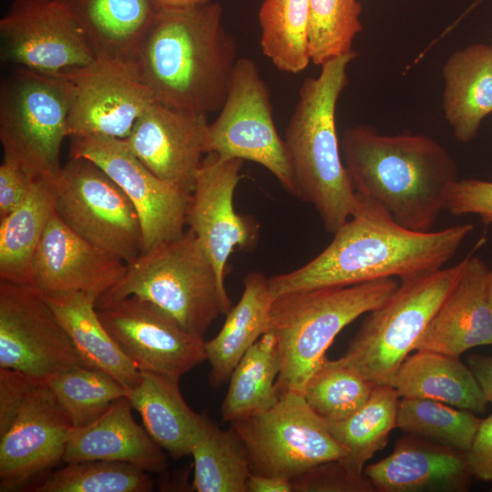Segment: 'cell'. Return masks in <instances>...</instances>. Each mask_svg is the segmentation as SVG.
I'll use <instances>...</instances> for the list:
<instances>
[{"instance_id": "cell-31", "label": "cell", "mask_w": 492, "mask_h": 492, "mask_svg": "<svg viewBox=\"0 0 492 492\" xmlns=\"http://www.w3.org/2000/svg\"><path fill=\"white\" fill-rule=\"evenodd\" d=\"M280 367L276 339L267 332L235 366L221 405V420L231 424L272 407L280 399L276 387Z\"/></svg>"}, {"instance_id": "cell-45", "label": "cell", "mask_w": 492, "mask_h": 492, "mask_svg": "<svg viewBox=\"0 0 492 492\" xmlns=\"http://www.w3.org/2000/svg\"><path fill=\"white\" fill-rule=\"evenodd\" d=\"M467 364L487 402L492 404V356L472 354L468 357Z\"/></svg>"}, {"instance_id": "cell-7", "label": "cell", "mask_w": 492, "mask_h": 492, "mask_svg": "<svg viewBox=\"0 0 492 492\" xmlns=\"http://www.w3.org/2000/svg\"><path fill=\"white\" fill-rule=\"evenodd\" d=\"M466 261V256L451 267L401 280L395 292L368 313L339 361L374 385H391Z\"/></svg>"}, {"instance_id": "cell-47", "label": "cell", "mask_w": 492, "mask_h": 492, "mask_svg": "<svg viewBox=\"0 0 492 492\" xmlns=\"http://www.w3.org/2000/svg\"><path fill=\"white\" fill-rule=\"evenodd\" d=\"M157 10L177 9L203 5L211 0H151Z\"/></svg>"}, {"instance_id": "cell-8", "label": "cell", "mask_w": 492, "mask_h": 492, "mask_svg": "<svg viewBox=\"0 0 492 492\" xmlns=\"http://www.w3.org/2000/svg\"><path fill=\"white\" fill-rule=\"evenodd\" d=\"M70 84L64 73L16 67L1 84L0 141L4 159L29 175L56 177L67 135Z\"/></svg>"}, {"instance_id": "cell-2", "label": "cell", "mask_w": 492, "mask_h": 492, "mask_svg": "<svg viewBox=\"0 0 492 492\" xmlns=\"http://www.w3.org/2000/svg\"><path fill=\"white\" fill-rule=\"evenodd\" d=\"M221 16L212 1L158 10L135 61L155 101L197 115L220 111L238 59Z\"/></svg>"}, {"instance_id": "cell-29", "label": "cell", "mask_w": 492, "mask_h": 492, "mask_svg": "<svg viewBox=\"0 0 492 492\" xmlns=\"http://www.w3.org/2000/svg\"><path fill=\"white\" fill-rule=\"evenodd\" d=\"M272 301L268 278L261 272H249L239 302L226 314L218 334L205 342L211 387L225 384L248 349L267 332Z\"/></svg>"}, {"instance_id": "cell-28", "label": "cell", "mask_w": 492, "mask_h": 492, "mask_svg": "<svg viewBox=\"0 0 492 492\" xmlns=\"http://www.w3.org/2000/svg\"><path fill=\"white\" fill-rule=\"evenodd\" d=\"M43 296L89 367L108 374L127 391L138 384L141 372L103 325L95 295L71 292Z\"/></svg>"}, {"instance_id": "cell-37", "label": "cell", "mask_w": 492, "mask_h": 492, "mask_svg": "<svg viewBox=\"0 0 492 492\" xmlns=\"http://www.w3.org/2000/svg\"><path fill=\"white\" fill-rule=\"evenodd\" d=\"M149 472L126 462L91 460L67 464L30 488L34 492H149Z\"/></svg>"}, {"instance_id": "cell-48", "label": "cell", "mask_w": 492, "mask_h": 492, "mask_svg": "<svg viewBox=\"0 0 492 492\" xmlns=\"http://www.w3.org/2000/svg\"><path fill=\"white\" fill-rule=\"evenodd\" d=\"M487 291L489 313L492 322V269H489L488 271Z\"/></svg>"}, {"instance_id": "cell-44", "label": "cell", "mask_w": 492, "mask_h": 492, "mask_svg": "<svg viewBox=\"0 0 492 492\" xmlns=\"http://www.w3.org/2000/svg\"><path fill=\"white\" fill-rule=\"evenodd\" d=\"M466 457L472 477L492 482V414L481 420Z\"/></svg>"}, {"instance_id": "cell-38", "label": "cell", "mask_w": 492, "mask_h": 492, "mask_svg": "<svg viewBox=\"0 0 492 492\" xmlns=\"http://www.w3.org/2000/svg\"><path fill=\"white\" fill-rule=\"evenodd\" d=\"M374 384L357 372L327 357L309 379L303 395L328 423L346 419L369 399Z\"/></svg>"}, {"instance_id": "cell-46", "label": "cell", "mask_w": 492, "mask_h": 492, "mask_svg": "<svg viewBox=\"0 0 492 492\" xmlns=\"http://www.w3.org/2000/svg\"><path fill=\"white\" fill-rule=\"evenodd\" d=\"M292 480L272 476L250 474L247 492H292Z\"/></svg>"}, {"instance_id": "cell-23", "label": "cell", "mask_w": 492, "mask_h": 492, "mask_svg": "<svg viewBox=\"0 0 492 492\" xmlns=\"http://www.w3.org/2000/svg\"><path fill=\"white\" fill-rule=\"evenodd\" d=\"M132 409L126 395L114 401L93 423L73 428L63 462L118 461L134 465L149 474H164L168 467L167 456L145 427L135 421Z\"/></svg>"}, {"instance_id": "cell-36", "label": "cell", "mask_w": 492, "mask_h": 492, "mask_svg": "<svg viewBox=\"0 0 492 492\" xmlns=\"http://www.w3.org/2000/svg\"><path fill=\"white\" fill-rule=\"evenodd\" d=\"M481 420L471 411L438 401L400 398L396 427L406 434L466 452Z\"/></svg>"}, {"instance_id": "cell-32", "label": "cell", "mask_w": 492, "mask_h": 492, "mask_svg": "<svg viewBox=\"0 0 492 492\" xmlns=\"http://www.w3.org/2000/svg\"><path fill=\"white\" fill-rule=\"evenodd\" d=\"M198 492H247L250 465L235 429H221L206 414L191 446Z\"/></svg>"}, {"instance_id": "cell-22", "label": "cell", "mask_w": 492, "mask_h": 492, "mask_svg": "<svg viewBox=\"0 0 492 492\" xmlns=\"http://www.w3.org/2000/svg\"><path fill=\"white\" fill-rule=\"evenodd\" d=\"M364 473L379 492H463L472 477L466 452L409 434Z\"/></svg>"}, {"instance_id": "cell-12", "label": "cell", "mask_w": 492, "mask_h": 492, "mask_svg": "<svg viewBox=\"0 0 492 492\" xmlns=\"http://www.w3.org/2000/svg\"><path fill=\"white\" fill-rule=\"evenodd\" d=\"M86 365L45 297L32 287L0 281V368L37 383Z\"/></svg>"}, {"instance_id": "cell-34", "label": "cell", "mask_w": 492, "mask_h": 492, "mask_svg": "<svg viewBox=\"0 0 492 492\" xmlns=\"http://www.w3.org/2000/svg\"><path fill=\"white\" fill-rule=\"evenodd\" d=\"M310 0H262L259 10L262 53L281 71L298 74L311 62Z\"/></svg>"}, {"instance_id": "cell-19", "label": "cell", "mask_w": 492, "mask_h": 492, "mask_svg": "<svg viewBox=\"0 0 492 492\" xmlns=\"http://www.w3.org/2000/svg\"><path fill=\"white\" fill-rule=\"evenodd\" d=\"M126 270L125 261L84 240L55 212L32 259L29 287L45 296L84 292L97 299Z\"/></svg>"}, {"instance_id": "cell-9", "label": "cell", "mask_w": 492, "mask_h": 492, "mask_svg": "<svg viewBox=\"0 0 492 492\" xmlns=\"http://www.w3.org/2000/svg\"><path fill=\"white\" fill-rule=\"evenodd\" d=\"M241 437L251 474L292 480L311 468L343 458L347 450L333 436L329 423L303 394L280 395L270 409L231 424Z\"/></svg>"}, {"instance_id": "cell-18", "label": "cell", "mask_w": 492, "mask_h": 492, "mask_svg": "<svg viewBox=\"0 0 492 492\" xmlns=\"http://www.w3.org/2000/svg\"><path fill=\"white\" fill-rule=\"evenodd\" d=\"M199 169L189 202L186 224L209 255L217 276L225 284L227 261L237 249L252 244L257 226L236 212L235 189L243 160L208 153Z\"/></svg>"}, {"instance_id": "cell-5", "label": "cell", "mask_w": 492, "mask_h": 492, "mask_svg": "<svg viewBox=\"0 0 492 492\" xmlns=\"http://www.w3.org/2000/svg\"><path fill=\"white\" fill-rule=\"evenodd\" d=\"M398 284L395 278H384L274 297L267 332L273 334L279 349V395L289 392L303 394L338 333L362 314L383 304Z\"/></svg>"}, {"instance_id": "cell-4", "label": "cell", "mask_w": 492, "mask_h": 492, "mask_svg": "<svg viewBox=\"0 0 492 492\" xmlns=\"http://www.w3.org/2000/svg\"><path fill=\"white\" fill-rule=\"evenodd\" d=\"M355 56L352 50L328 60L316 77L302 84L283 138L295 196L314 207L326 231L333 234L361 204L342 159L335 125L336 105Z\"/></svg>"}, {"instance_id": "cell-49", "label": "cell", "mask_w": 492, "mask_h": 492, "mask_svg": "<svg viewBox=\"0 0 492 492\" xmlns=\"http://www.w3.org/2000/svg\"><path fill=\"white\" fill-rule=\"evenodd\" d=\"M492 491V490H491Z\"/></svg>"}, {"instance_id": "cell-10", "label": "cell", "mask_w": 492, "mask_h": 492, "mask_svg": "<svg viewBox=\"0 0 492 492\" xmlns=\"http://www.w3.org/2000/svg\"><path fill=\"white\" fill-rule=\"evenodd\" d=\"M56 184V213L68 228L127 264L140 255L138 214L100 167L85 158L69 157Z\"/></svg>"}, {"instance_id": "cell-42", "label": "cell", "mask_w": 492, "mask_h": 492, "mask_svg": "<svg viewBox=\"0 0 492 492\" xmlns=\"http://www.w3.org/2000/svg\"><path fill=\"white\" fill-rule=\"evenodd\" d=\"M36 383L22 372L0 368V436L10 428Z\"/></svg>"}, {"instance_id": "cell-33", "label": "cell", "mask_w": 492, "mask_h": 492, "mask_svg": "<svg viewBox=\"0 0 492 492\" xmlns=\"http://www.w3.org/2000/svg\"><path fill=\"white\" fill-rule=\"evenodd\" d=\"M400 398L392 385H375L354 414L329 423L333 436L347 450L339 460L353 474L364 475L365 463L386 446L390 432L396 427Z\"/></svg>"}, {"instance_id": "cell-26", "label": "cell", "mask_w": 492, "mask_h": 492, "mask_svg": "<svg viewBox=\"0 0 492 492\" xmlns=\"http://www.w3.org/2000/svg\"><path fill=\"white\" fill-rule=\"evenodd\" d=\"M141 372L138 384L127 397L140 415L152 439L174 460L190 456L204 414L195 413L179 390V379Z\"/></svg>"}, {"instance_id": "cell-25", "label": "cell", "mask_w": 492, "mask_h": 492, "mask_svg": "<svg viewBox=\"0 0 492 492\" xmlns=\"http://www.w3.org/2000/svg\"><path fill=\"white\" fill-rule=\"evenodd\" d=\"M443 110L454 135L471 141L492 113V45L474 44L454 52L443 67Z\"/></svg>"}, {"instance_id": "cell-43", "label": "cell", "mask_w": 492, "mask_h": 492, "mask_svg": "<svg viewBox=\"0 0 492 492\" xmlns=\"http://www.w3.org/2000/svg\"><path fill=\"white\" fill-rule=\"evenodd\" d=\"M35 179L17 162L4 159L0 166V220L24 201Z\"/></svg>"}, {"instance_id": "cell-13", "label": "cell", "mask_w": 492, "mask_h": 492, "mask_svg": "<svg viewBox=\"0 0 492 492\" xmlns=\"http://www.w3.org/2000/svg\"><path fill=\"white\" fill-rule=\"evenodd\" d=\"M70 138L69 157L96 163L132 202L141 226V253L184 232L191 193L155 175L124 139L93 136Z\"/></svg>"}, {"instance_id": "cell-50", "label": "cell", "mask_w": 492, "mask_h": 492, "mask_svg": "<svg viewBox=\"0 0 492 492\" xmlns=\"http://www.w3.org/2000/svg\"><path fill=\"white\" fill-rule=\"evenodd\" d=\"M492 45V44H491Z\"/></svg>"}, {"instance_id": "cell-21", "label": "cell", "mask_w": 492, "mask_h": 492, "mask_svg": "<svg viewBox=\"0 0 492 492\" xmlns=\"http://www.w3.org/2000/svg\"><path fill=\"white\" fill-rule=\"evenodd\" d=\"M481 238L466 261L456 282L443 300L415 350H428L459 357L466 351L492 345V322L487 302L489 269L474 252L483 245Z\"/></svg>"}, {"instance_id": "cell-40", "label": "cell", "mask_w": 492, "mask_h": 492, "mask_svg": "<svg viewBox=\"0 0 492 492\" xmlns=\"http://www.w3.org/2000/svg\"><path fill=\"white\" fill-rule=\"evenodd\" d=\"M296 492H373L367 477L350 472L340 460L320 464L292 480Z\"/></svg>"}, {"instance_id": "cell-30", "label": "cell", "mask_w": 492, "mask_h": 492, "mask_svg": "<svg viewBox=\"0 0 492 492\" xmlns=\"http://www.w3.org/2000/svg\"><path fill=\"white\" fill-rule=\"evenodd\" d=\"M56 200V177L36 178L24 201L0 220V281L30 285L32 259Z\"/></svg>"}, {"instance_id": "cell-6", "label": "cell", "mask_w": 492, "mask_h": 492, "mask_svg": "<svg viewBox=\"0 0 492 492\" xmlns=\"http://www.w3.org/2000/svg\"><path fill=\"white\" fill-rule=\"evenodd\" d=\"M128 296L153 303L200 337L231 309L225 284L190 229L128 263L123 277L97 299L96 307Z\"/></svg>"}, {"instance_id": "cell-1", "label": "cell", "mask_w": 492, "mask_h": 492, "mask_svg": "<svg viewBox=\"0 0 492 492\" xmlns=\"http://www.w3.org/2000/svg\"><path fill=\"white\" fill-rule=\"evenodd\" d=\"M359 200L358 211L333 233L323 251L296 270L268 278L273 298L436 271L453 258L475 228L464 222L437 231H414L394 221L377 203Z\"/></svg>"}, {"instance_id": "cell-11", "label": "cell", "mask_w": 492, "mask_h": 492, "mask_svg": "<svg viewBox=\"0 0 492 492\" xmlns=\"http://www.w3.org/2000/svg\"><path fill=\"white\" fill-rule=\"evenodd\" d=\"M208 153L256 162L295 196L284 140L272 117L270 90L250 58L237 59L225 101L216 119L208 125Z\"/></svg>"}, {"instance_id": "cell-20", "label": "cell", "mask_w": 492, "mask_h": 492, "mask_svg": "<svg viewBox=\"0 0 492 492\" xmlns=\"http://www.w3.org/2000/svg\"><path fill=\"white\" fill-rule=\"evenodd\" d=\"M207 116L182 112L153 101L124 139L155 175L189 193L206 154Z\"/></svg>"}, {"instance_id": "cell-15", "label": "cell", "mask_w": 492, "mask_h": 492, "mask_svg": "<svg viewBox=\"0 0 492 492\" xmlns=\"http://www.w3.org/2000/svg\"><path fill=\"white\" fill-rule=\"evenodd\" d=\"M97 311L108 333L139 371L179 379L206 360L203 337L188 332L146 300L128 296Z\"/></svg>"}, {"instance_id": "cell-39", "label": "cell", "mask_w": 492, "mask_h": 492, "mask_svg": "<svg viewBox=\"0 0 492 492\" xmlns=\"http://www.w3.org/2000/svg\"><path fill=\"white\" fill-rule=\"evenodd\" d=\"M358 0H310L308 46L311 62H325L352 51L362 30Z\"/></svg>"}, {"instance_id": "cell-17", "label": "cell", "mask_w": 492, "mask_h": 492, "mask_svg": "<svg viewBox=\"0 0 492 492\" xmlns=\"http://www.w3.org/2000/svg\"><path fill=\"white\" fill-rule=\"evenodd\" d=\"M70 418L46 383H36L0 436V491L31 488L63 461ZM30 490V489H29Z\"/></svg>"}, {"instance_id": "cell-24", "label": "cell", "mask_w": 492, "mask_h": 492, "mask_svg": "<svg viewBox=\"0 0 492 492\" xmlns=\"http://www.w3.org/2000/svg\"><path fill=\"white\" fill-rule=\"evenodd\" d=\"M96 58L135 62L158 12L151 0H57Z\"/></svg>"}, {"instance_id": "cell-14", "label": "cell", "mask_w": 492, "mask_h": 492, "mask_svg": "<svg viewBox=\"0 0 492 492\" xmlns=\"http://www.w3.org/2000/svg\"><path fill=\"white\" fill-rule=\"evenodd\" d=\"M64 74L70 84L68 137L125 139L154 101L135 62L96 58Z\"/></svg>"}, {"instance_id": "cell-35", "label": "cell", "mask_w": 492, "mask_h": 492, "mask_svg": "<svg viewBox=\"0 0 492 492\" xmlns=\"http://www.w3.org/2000/svg\"><path fill=\"white\" fill-rule=\"evenodd\" d=\"M71 420L73 428L86 426L100 417L127 389L100 370L77 365L56 373L46 381Z\"/></svg>"}, {"instance_id": "cell-41", "label": "cell", "mask_w": 492, "mask_h": 492, "mask_svg": "<svg viewBox=\"0 0 492 492\" xmlns=\"http://www.w3.org/2000/svg\"><path fill=\"white\" fill-rule=\"evenodd\" d=\"M445 210L455 216L475 214L492 224V181L458 179L448 189Z\"/></svg>"}, {"instance_id": "cell-16", "label": "cell", "mask_w": 492, "mask_h": 492, "mask_svg": "<svg viewBox=\"0 0 492 492\" xmlns=\"http://www.w3.org/2000/svg\"><path fill=\"white\" fill-rule=\"evenodd\" d=\"M0 36L5 61L46 74H62L96 59L57 0H14L0 19Z\"/></svg>"}, {"instance_id": "cell-27", "label": "cell", "mask_w": 492, "mask_h": 492, "mask_svg": "<svg viewBox=\"0 0 492 492\" xmlns=\"http://www.w3.org/2000/svg\"><path fill=\"white\" fill-rule=\"evenodd\" d=\"M391 385L401 398L434 400L478 414L488 403L468 365L435 351L415 350L408 355Z\"/></svg>"}, {"instance_id": "cell-3", "label": "cell", "mask_w": 492, "mask_h": 492, "mask_svg": "<svg viewBox=\"0 0 492 492\" xmlns=\"http://www.w3.org/2000/svg\"><path fill=\"white\" fill-rule=\"evenodd\" d=\"M340 149L359 198L380 205L404 228L431 231L458 179L443 145L424 134L383 135L362 125L343 131Z\"/></svg>"}]
</instances>
